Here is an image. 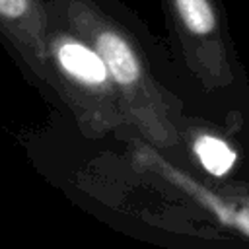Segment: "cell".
I'll use <instances>...</instances> for the list:
<instances>
[{
	"label": "cell",
	"instance_id": "obj_2",
	"mask_svg": "<svg viewBox=\"0 0 249 249\" xmlns=\"http://www.w3.org/2000/svg\"><path fill=\"white\" fill-rule=\"evenodd\" d=\"M56 60L60 68L84 86H103L109 78V68L103 56L82 43L64 41L56 47Z\"/></svg>",
	"mask_w": 249,
	"mask_h": 249
},
{
	"label": "cell",
	"instance_id": "obj_3",
	"mask_svg": "<svg viewBox=\"0 0 249 249\" xmlns=\"http://www.w3.org/2000/svg\"><path fill=\"white\" fill-rule=\"evenodd\" d=\"M193 148L200 165L212 175H226L235 163V152L222 138L204 134L195 140Z\"/></svg>",
	"mask_w": 249,
	"mask_h": 249
},
{
	"label": "cell",
	"instance_id": "obj_4",
	"mask_svg": "<svg viewBox=\"0 0 249 249\" xmlns=\"http://www.w3.org/2000/svg\"><path fill=\"white\" fill-rule=\"evenodd\" d=\"M177 14L183 25L195 35L212 33L216 27V14L208 0H175Z\"/></svg>",
	"mask_w": 249,
	"mask_h": 249
},
{
	"label": "cell",
	"instance_id": "obj_5",
	"mask_svg": "<svg viewBox=\"0 0 249 249\" xmlns=\"http://www.w3.org/2000/svg\"><path fill=\"white\" fill-rule=\"evenodd\" d=\"M29 10V0H0V14L8 21L25 18Z\"/></svg>",
	"mask_w": 249,
	"mask_h": 249
},
{
	"label": "cell",
	"instance_id": "obj_1",
	"mask_svg": "<svg viewBox=\"0 0 249 249\" xmlns=\"http://www.w3.org/2000/svg\"><path fill=\"white\" fill-rule=\"evenodd\" d=\"M95 51L103 56L111 78L121 88H130L142 78V66L128 45V41L117 31L103 29L95 35Z\"/></svg>",
	"mask_w": 249,
	"mask_h": 249
}]
</instances>
